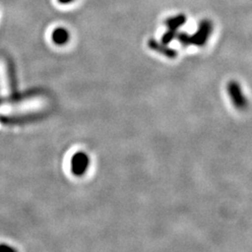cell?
<instances>
[{"mask_svg": "<svg viewBox=\"0 0 252 252\" xmlns=\"http://www.w3.org/2000/svg\"><path fill=\"white\" fill-rule=\"evenodd\" d=\"M73 1H74V0H58V2H59L60 4H63V5L69 4V3H71Z\"/></svg>", "mask_w": 252, "mask_h": 252, "instance_id": "52a82bcc", "label": "cell"}, {"mask_svg": "<svg viewBox=\"0 0 252 252\" xmlns=\"http://www.w3.org/2000/svg\"><path fill=\"white\" fill-rule=\"evenodd\" d=\"M88 159L84 153H78L73 159V171L76 174H82L85 167L87 168Z\"/></svg>", "mask_w": 252, "mask_h": 252, "instance_id": "5b68a950", "label": "cell"}, {"mask_svg": "<svg viewBox=\"0 0 252 252\" xmlns=\"http://www.w3.org/2000/svg\"><path fill=\"white\" fill-rule=\"evenodd\" d=\"M227 93L232 101L234 108L243 111L249 107V101L247 99L241 85L236 81H229L227 83Z\"/></svg>", "mask_w": 252, "mask_h": 252, "instance_id": "7a4b0ae2", "label": "cell"}, {"mask_svg": "<svg viewBox=\"0 0 252 252\" xmlns=\"http://www.w3.org/2000/svg\"><path fill=\"white\" fill-rule=\"evenodd\" d=\"M52 38L54 43L57 45H63L69 39V33L63 27H57L55 28L52 34Z\"/></svg>", "mask_w": 252, "mask_h": 252, "instance_id": "277c9868", "label": "cell"}, {"mask_svg": "<svg viewBox=\"0 0 252 252\" xmlns=\"http://www.w3.org/2000/svg\"><path fill=\"white\" fill-rule=\"evenodd\" d=\"M185 23H186V16L184 14H179L165 20V25L167 27V29L174 30V31H178V29L181 26H183Z\"/></svg>", "mask_w": 252, "mask_h": 252, "instance_id": "8992f818", "label": "cell"}, {"mask_svg": "<svg viewBox=\"0 0 252 252\" xmlns=\"http://www.w3.org/2000/svg\"><path fill=\"white\" fill-rule=\"evenodd\" d=\"M212 31H213L212 22L208 19H205L199 23L198 29L194 34L189 35L185 32L178 33L176 38L179 39L181 45L203 47L206 45Z\"/></svg>", "mask_w": 252, "mask_h": 252, "instance_id": "6da1fadb", "label": "cell"}, {"mask_svg": "<svg viewBox=\"0 0 252 252\" xmlns=\"http://www.w3.org/2000/svg\"><path fill=\"white\" fill-rule=\"evenodd\" d=\"M148 45L150 49H152L154 52L164 55L167 58L175 59L178 56V52L172 48H169L166 44H163L162 42H159L155 39H150L148 42Z\"/></svg>", "mask_w": 252, "mask_h": 252, "instance_id": "3957f363", "label": "cell"}]
</instances>
